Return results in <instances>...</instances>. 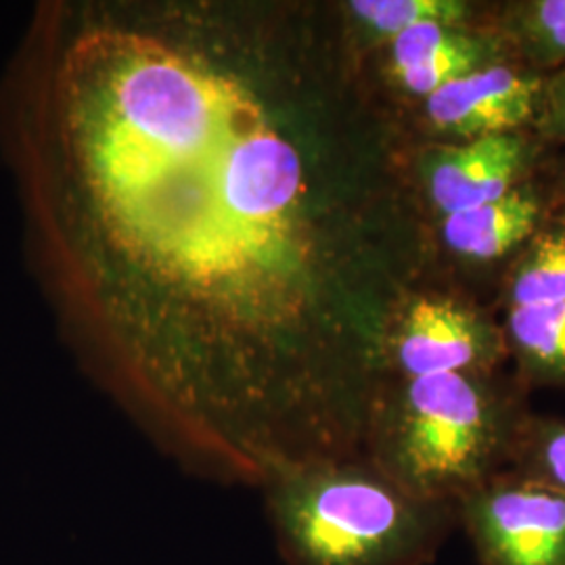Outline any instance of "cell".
Returning <instances> with one entry per match:
<instances>
[{
  "label": "cell",
  "instance_id": "cell-11",
  "mask_svg": "<svg viewBox=\"0 0 565 565\" xmlns=\"http://www.w3.org/2000/svg\"><path fill=\"white\" fill-rule=\"evenodd\" d=\"M511 308L565 302V228L545 233L525 249L509 282Z\"/></svg>",
  "mask_w": 565,
  "mask_h": 565
},
{
  "label": "cell",
  "instance_id": "cell-13",
  "mask_svg": "<svg viewBox=\"0 0 565 565\" xmlns=\"http://www.w3.org/2000/svg\"><path fill=\"white\" fill-rule=\"evenodd\" d=\"M507 473L565 494V422H522Z\"/></svg>",
  "mask_w": 565,
  "mask_h": 565
},
{
  "label": "cell",
  "instance_id": "cell-12",
  "mask_svg": "<svg viewBox=\"0 0 565 565\" xmlns=\"http://www.w3.org/2000/svg\"><path fill=\"white\" fill-rule=\"evenodd\" d=\"M350 11L377 36H394L424 23L465 25L473 9L461 0H356Z\"/></svg>",
  "mask_w": 565,
  "mask_h": 565
},
{
  "label": "cell",
  "instance_id": "cell-7",
  "mask_svg": "<svg viewBox=\"0 0 565 565\" xmlns=\"http://www.w3.org/2000/svg\"><path fill=\"white\" fill-rule=\"evenodd\" d=\"M532 145L522 132L448 142L422 156V177L431 203L448 216L494 202L522 184Z\"/></svg>",
  "mask_w": 565,
  "mask_h": 565
},
{
  "label": "cell",
  "instance_id": "cell-2",
  "mask_svg": "<svg viewBox=\"0 0 565 565\" xmlns=\"http://www.w3.org/2000/svg\"><path fill=\"white\" fill-rule=\"evenodd\" d=\"M264 488L287 565H425L459 524L455 507L425 503L345 457L287 467Z\"/></svg>",
  "mask_w": 565,
  "mask_h": 565
},
{
  "label": "cell",
  "instance_id": "cell-3",
  "mask_svg": "<svg viewBox=\"0 0 565 565\" xmlns=\"http://www.w3.org/2000/svg\"><path fill=\"white\" fill-rule=\"evenodd\" d=\"M520 425L480 373L404 380L377 422L373 465L425 503L457 509L505 471Z\"/></svg>",
  "mask_w": 565,
  "mask_h": 565
},
{
  "label": "cell",
  "instance_id": "cell-14",
  "mask_svg": "<svg viewBox=\"0 0 565 565\" xmlns=\"http://www.w3.org/2000/svg\"><path fill=\"white\" fill-rule=\"evenodd\" d=\"M509 32L525 57L536 65H557L565 61V0H536L520 4Z\"/></svg>",
  "mask_w": 565,
  "mask_h": 565
},
{
  "label": "cell",
  "instance_id": "cell-5",
  "mask_svg": "<svg viewBox=\"0 0 565 565\" xmlns=\"http://www.w3.org/2000/svg\"><path fill=\"white\" fill-rule=\"evenodd\" d=\"M543 82L497 63L429 95L425 116L434 130L461 141L520 132L539 118Z\"/></svg>",
  "mask_w": 565,
  "mask_h": 565
},
{
  "label": "cell",
  "instance_id": "cell-1",
  "mask_svg": "<svg viewBox=\"0 0 565 565\" xmlns=\"http://www.w3.org/2000/svg\"><path fill=\"white\" fill-rule=\"evenodd\" d=\"M25 114L39 228L116 327L132 398L231 478L333 452L302 361L308 170L258 88L186 42L95 25L39 61Z\"/></svg>",
  "mask_w": 565,
  "mask_h": 565
},
{
  "label": "cell",
  "instance_id": "cell-6",
  "mask_svg": "<svg viewBox=\"0 0 565 565\" xmlns=\"http://www.w3.org/2000/svg\"><path fill=\"white\" fill-rule=\"evenodd\" d=\"M499 361V338L471 310L424 298L408 306L394 340V363L404 380L480 373Z\"/></svg>",
  "mask_w": 565,
  "mask_h": 565
},
{
  "label": "cell",
  "instance_id": "cell-10",
  "mask_svg": "<svg viewBox=\"0 0 565 565\" xmlns=\"http://www.w3.org/2000/svg\"><path fill=\"white\" fill-rule=\"evenodd\" d=\"M507 327L530 377L565 384V302L511 308Z\"/></svg>",
  "mask_w": 565,
  "mask_h": 565
},
{
  "label": "cell",
  "instance_id": "cell-8",
  "mask_svg": "<svg viewBox=\"0 0 565 565\" xmlns=\"http://www.w3.org/2000/svg\"><path fill=\"white\" fill-rule=\"evenodd\" d=\"M503 42L465 25L424 23L390 41L392 76L408 95L427 99L450 82L497 65Z\"/></svg>",
  "mask_w": 565,
  "mask_h": 565
},
{
  "label": "cell",
  "instance_id": "cell-9",
  "mask_svg": "<svg viewBox=\"0 0 565 565\" xmlns=\"http://www.w3.org/2000/svg\"><path fill=\"white\" fill-rule=\"evenodd\" d=\"M541 198L522 182L494 202L448 214L443 221L446 247L469 260H494L525 242L541 221Z\"/></svg>",
  "mask_w": 565,
  "mask_h": 565
},
{
  "label": "cell",
  "instance_id": "cell-15",
  "mask_svg": "<svg viewBox=\"0 0 565 565\" xmlns=\"http://www.w3.org/2000/svg\"><path fill=\"white\" fill-rule=\"evenodd\" d=\"M539 124L546 137L565 142V70L543 82Z\"/></svg>",
  "mask_w": 565,
  "mask_h": 565
},
{
  "label": "cell",
  "instance_id": "cell-4",
  "mask_svg": "<svg viewBox=\"0 0 565 565\" xmlns=\"http://www.w3.org/2000/svg\"><path fill=\"white\" fill-rule=\"evenodd\" d=\"M482 565H565V494L499 473L457 505Z\"/></svg>",
  "mask_w": 565,
  "mask_h": 565
}]
</instances>
